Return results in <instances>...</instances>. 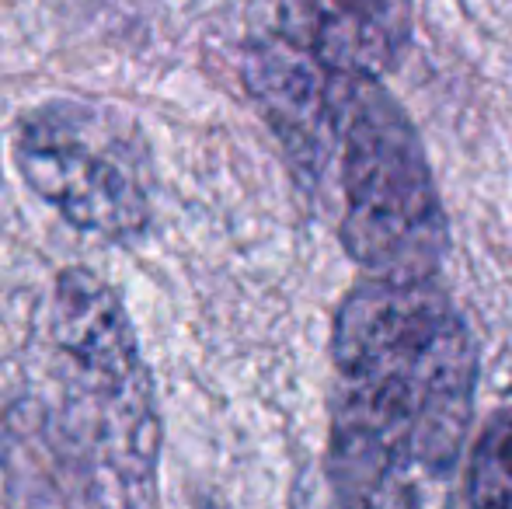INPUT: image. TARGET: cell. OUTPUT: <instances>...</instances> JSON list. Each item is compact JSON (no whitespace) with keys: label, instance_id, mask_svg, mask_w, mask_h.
I'll use <instances>...</instances> for the list:
<instances>
[{"label":"cell","instance_id":"cell-1","mask_svg":"<svg viewBox=\"0 0 512 509\" xmlns=\"http://www.w3.org/2000/svg\"><path fill=\"white\" fill-rule=\"evenodd\" d=\"M335 415L300 509H425L471 422L474 342L429 283L363 279L335 321Z\"/></svg>","mask_w":512,"mask_h":509},{"label":"cell","instance_id":"cell-2","mask_svg":"<svg viewBox=\"0 0 512 509\" xmlns=\"http://www.w3.org/2000/svg\"><path fill=\"white\" fill-rule=\"evenodd\" d=\"M25 429L77 509H154L161 412L119 293L84 265L56 276Z\"/></svg>","mask_w":512,"mask_h":509},{"label":"cell","instance_id":"cell-3","mask_svg":"<svg viewBox=\"0 0 512 509\" xmlns=\"http://www.w3.org/2000/svg\"><path fill=\"white\" fill-rule=\"evenodd\" d=\"M411 0H251L244 81L297 171L314 175L335 116L408 42Z\"/></svg>","mask_w":512,"mask_h":509},{"label":"cell","instance_id":"cell-4","mask_svg":"<svg viewBox=\"0 0 512 509\" xmlns=\"http://www.w3.org/2000/svg\"><path fill=\"white\" fill-rule=\"evenodd\" d=\"M338 185L342 245L366 279L422 283L443 255V213L425 150L380 81L359 84L331 136L321 182Z\"/></svg>","mask_w":512,"mask_h":509},{"label":"cell","instance_id":"cell-5","mask_svg":"<svg viewBox=\"0 0 512 509\" xmlns=\"http://www.w3.org/2000/svg\"><path fill=\"white\" fill-rule=\"evenodd\" d=\"M11 157L25 185L70 227L105 241H133L150 224L147 140L115 105L49 98L21 112Z\"/></svg>","mask_w":512,"mask_h":509},{"label":"cell","instance_id":"cell-6","mask_svg":"<svg viewBox=\"0 0 512 509\" xmlns=\"http://www.w3.org/2000/svg\"><path fill=\"white\" fill-rule=\"evenodd\" d=\"M471 509H512V412L499 415L474 450Z\"/></svg>","mask_w":512,"mask_h":509}]
</instances>
